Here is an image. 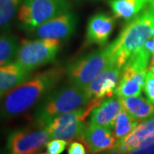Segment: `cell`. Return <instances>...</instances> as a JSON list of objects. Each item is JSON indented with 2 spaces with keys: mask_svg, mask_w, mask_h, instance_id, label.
Listing matches in <instances>:
<instances>
[{
  "mask_svg": "<svg viewBox=\"0 0 154 154\" xmlns=\"http://www.w3.org/2000/svg\"><path fill=\"white\" fill-rule=\"evenodd\" d=\"M76 26L75 14L68 11L45 22L31 32L37 38H53L66 41L74 34Z\"/></svg>",
  "mask_w": 154,
  "mask_h": 154,
  "instance_id": "11",
  "label": "cell"
},
{
  "mask_svg": "<svg viewBox=\"0 0 154 154\" xmlns=\"http://www.w3.org/2000/svg\"><path fill=\"white\" fill-rule=\"evenodd\" d=\"M154 143V116L138 124L128 135L118 140L110 152L129 153L134 149Z\"/></svg>",
  "mask_w": 154,
  "mask_h": 154,
  "instance_id": "12",
  "label": "cell"
},
{
  "mask_svg": "<svg viewBox=\"0 0 154 154\" xmlns=\"http://www.w3.org/2000/svg\"><path fill=\"white\" fill-rule=\"evenodd\" d=\"M122 110L120 99L116 96L108 98L95 106L90 112V124L112 127L116 116Z\"/></svg>",
  "mask_w": 154,
  "mask_h": 154,
  "instance_id": "15",
  "label": "cell"
},
{
  "mask_svg": "<svg viewBox=\"0 0 154 154\" xmlns=\"http://www.w3.org/2000/svg\"><path fill=\"white\" fill-rule=\"evenodd\" d=\"M60 49L61 41L57 39H23L19 45L14 62L32 72L54 60Z\"/></svg>",
  "mask_w": 154,
  "mask_h": 154,
  "instance_id": "6",
  "label": "cell"
},
{
  "mask_svg": "<svg viewBox=\"0 0 154 154\" xmlns=\"http://www.w3.org/2000/svg\"><path fill=\"white\" fill-rule=\"evenodd\" d=\"M19 45L15 36L11 34H0V67L14 62Z\"/></svg>",
  "mask_w": 154,
  "mask_h": 154,
  "instance_id": "20",
  "label": "cell"
},
{
  "mask_svg": "<svg viewBox=\"0 0 154 154\" xmlns=\"http://www.w3.org/2000/svg\"><path fill=\"white\" fill-rule=\"evenodd\" d=\"M122 69V67L117 63L116 59L85 88L91 99L88 106L92 110L99 105L105 98L111 97L115 94L121 77Z\"/></svg>",
  "mask_w": 154,
  "mask_h": 154,
  "instance_id": "9",
  "label": "cell"
},
{
  "mask_svg": "<svg viewBox=\"0 0 154 154\" xmlns=\"http://www.w3.org/2000/svg\"><path fill=\"white\" fill-rule=\"evenodd\" d=\"M64 73L61 67L50 68L13 88L0 105V118L14 117L29 110L57 86Z\"/></svg>",
  "mask_w": 154,
  "mask_h": 154,
  "instance_id": "1",
  "label": "cell"
},
{
  "mask_svg": "<svg viewBox=\"0 0 154 154\" xmlns=\"http://www.w3.org/2000/svg\"><path fill=\"white\" fill-rule=\"evenodd\" d=\"M116 59L112 43L104 49L77 58L69 63L65 69L69 83L85 88Z\"/></svg>",
  "mask_w": 154,
  "mask_h": 154,
  "instance_id": "4",
  "label": "cell"
},
{
  "mask_svg": "<svg viewBox=\"0 0 154 154\" xmlns=\"http://www.w3.org/2000/svg\"><path fill=\"white\" fill-rule=\"evenodd\" d=\"M115 26L113 17L105 13H97L89 19L86 33V44L105 45Z\"/></svg>",
  "mask_w": 154,
  "mask_h": 154,
  "instance_id": "14",
  "label": "cell"
},
{
  "mask_svg": "<svg viewBox=\"0 0 154 154\" xmlns=\"http://www.w3.org/2000/svg\"><path fill=\"white\" fill-rule=\"evenodd\" d=\"M80 140L93 153L110 151L116 144V138L110 127L90 123L84 128Z\"/></svg>",
  "mask_w": 154,
  "mask_h": 154,
  "instance_id": "13",
  "label": "cell"
},
{
  "mask_svg": "<svg viewBox=\"0 0 154 154\" xmlns=\"http://www.w3.org/2000/svg\"><path fill=\"white\" fill-rule=\"evenodd\" d=\"M67 146V141L59 139H53L49 142L45 144L46 152L45 153L48 154H60L62 153Z\"/></svg>",
  "mask_w": 154,
  "mask_h": 154,
  "instance_id": "23",
  "label": "cell"
},
{
  "mask_svg": "<svg viewBox=\"0 0 154 154\" xmlns=\"http://www.w3.org/2000/svg\"><path fill=\"white\" fill-rule=\"evenodd\" d=\"M51 137L48 131L41 128L37 130H16L11 132L6 141L9 152L13 154H32L45 146Z\"/></svg>",
  "mask_w": 154,
  "mask_h": 154,
  "instance_id": "10",
  "label": "cell"
},
{
  "mask_svg": "<svg viewBox=\"0 0 154 154\" xmlns=\"http://www.w3.org/2000/svg\"><path fill=\"white\" fill-rule=\"evenodd\" d=\"M152 2L154 0H110L109 5L114 17L130 21Z\"/></svg>",
  "mask_w": 154,
  "mask_h": 154,
  "instance_id": "17",
  "label": "cell"
},
{
  "mask_svg": "<svg viewBox=\"0 0 154 154\" xmlns=\"http://www.w3.org/2000/svg\"><path fill=\"white\" fill-rule=\"evenodd\" d=\"M31 72L15 62L0 67V98L30 77Z\"/></svg>",
  "mask_w": 154,
  "mask_h": 154,
  "instance_id": "16",
  "label": "cell"
},
{
  "mask_svg": "<svg viewBox=\"0 0 154 154\" xmlns=\"http://www.w3.org/2000/svg\"><path fill=\"white\" fill-rule=\"evenodd\" d=\"M129 153H154V143L151 144V145H148V146H143V147H140V148L134 149V150L131 151Z\"/></svg>",
  "mask_w": 154,
  "mask_h": 154,
  "instance_id": "25",
  "label": "cell"
},
{
  "mask_svg": "<svg viewBox=\"0 0 154 154\" xmlns=\"http://www.w3.org/2000/svg\"><path fill=\"white\" fill-rule=\"evenodd\" d=\"M150 58L151 57L143 51H140L127 61L122 69L121 77L114 94L115 96L124 98L141 94Z\"/></svg>",
  "mask_w": 154,
  "mask_h": 154,
  "instance_id": "7",
  "label": "cell"
},
{
  "mask_svg": "<svg viewBox=\"0 0 154 154\" xmlns=\"http://www.w3.org/2000/svg\"><path fill=\"white\" fill-rule=\"evenodd\" d=\"M91 99L85 88L72 85H64L51 90L44 97L34 114L38 127L44 128L54 117L72 110L85 108Z\"/></svg>",
  "mask_w": 154,
  "mask_h": 154,
  "instance_id": "3",
  "label": "cell"
},
{
  "mask_svg": "<svg viewBox=\"0 0 154 154\" xmlns=\"http://www.w3.org/2000/svg\"><path fill=\"white\" fill-rule=\"evenodd\" d=\"M120 99L122 109L138 120H146L154 116V104L139 96H129Z\"/></svg>",
  "mask_w": 154,
  "mask_h": 154,
  "instance_id": "18",
  "label": "cell"
},
{
  "mask_svg": "<svg viewBox=\"0 0 154 154\" xmlns=\"http://www.w3.org/2000/svg\"><path fill=\"white\" fill-rule=\"evenodd\" d=\"M88 106L72 110L54 117L44 127L51 139L63 140L67 142L80 139L86 128L85 119L90 114Z\"/></svg>",
  "mask_w": 154,
  "mask_h": 154,
  "instance_id": "8",
  "label": "cell"
},
{
  "mask_svg": "<svg viewBox=\"0 0 154 154\" xmlns=\"http://www.w3.org/2000/svg\"><path fill=\"white\" fill-rule=\"evenodd\" d=\"M69 9L70 4L67 0H22L17 12L18 25L31 32Z\"/></svg>",
  "mask_w": 154,
  "mask_h": 154,
  "instance_id": "5",
  "label": "cell"
},
{
  "mask_svg": "<svg viewBox=\"0 0 154 154\" xmlns=\"http://www.w3.org/2000/svg\"><path fill=\"white\" fill-rule=\"evenodd\" d=\"M139 123V120L134 118L124 109L116 116L115 121L112 124V133L114 137L118 140L126 137L134 129Z\"/></svg>",
  "mask_w": 154,
  "mask_h": 154,
  "instance_id": "19",
  "label": "cell"
},
{
  "mask_svg": "<svg viewBox=\"0 0 154 154\" xmlns=\"http://www.w3.org/2000/svg\"><path fill=\"white\" fill-rule=\"evenodd\" d=\"M154 35V2L131 19L113 44V51L120 66L142 49Z\"/></svg>",
  "mask_w": 154,
  "mask_h": 154,
  "instance_id": "2",
  "label": "cell"
},
{
  "mask_svg": "<svg viewBox=\"0 0 154 154\" xmlns=\"http://www.w3.org/2000/svg\"><path fill=\"white\" fill-rule=\"evenodd\" d=\"M22 0H0V31L8 30Z\"/></svg>",
  "mask_w": 154,
  "mask_h": 154,
  "instance_id": "21",
  "label": "cell"
},
{
  "mask_svg": "<svg viewBox=\"0 0 154 154\" xmlns=\"http://www.w3.org/2000/svg\"><path fill=\"white\" fill-rule=\"evenodd\" d=\"M68 152L69 154H85L87 153L86 149L82 144L77 141H73L69 145L68 149Z\"/></svg>",
  "mask_w": 154,
  "mask_h": 154,
  "instance_id": "24",
  "label": "cell"
},
{
  "mask_svg": "<svg viewBox=\"0 0 154 154\" xmlns=\"http://www.w3.org/2000/svg\"><path fill=\"white\" fill-rule=\"evenodd\" d=\"M149 69L153 70L154 71V52L152 55V59H151V63H150V66H149Z\"/></svg>",
  "mask_w": 154,
  "mask_h": 154,
  "instance_id": "26",
  "label": "cell"
},
{
  "mask_svg": "<svg viewBox=\"0 0 154 154\" xmlns=\"http://www.w3.org/2000/svg\"><path fill=\"white\" fill-rule=\"evenodd\" d=\"M144 91L146 96V99H148L151 103L154 104V71L149 69L146 72L145 84H144Z\"/></svg>",
  "mask_w": 154,
  "mask_h": 154,
  "instance_id": "22",
  "label": "cell"
}]
</instances>
